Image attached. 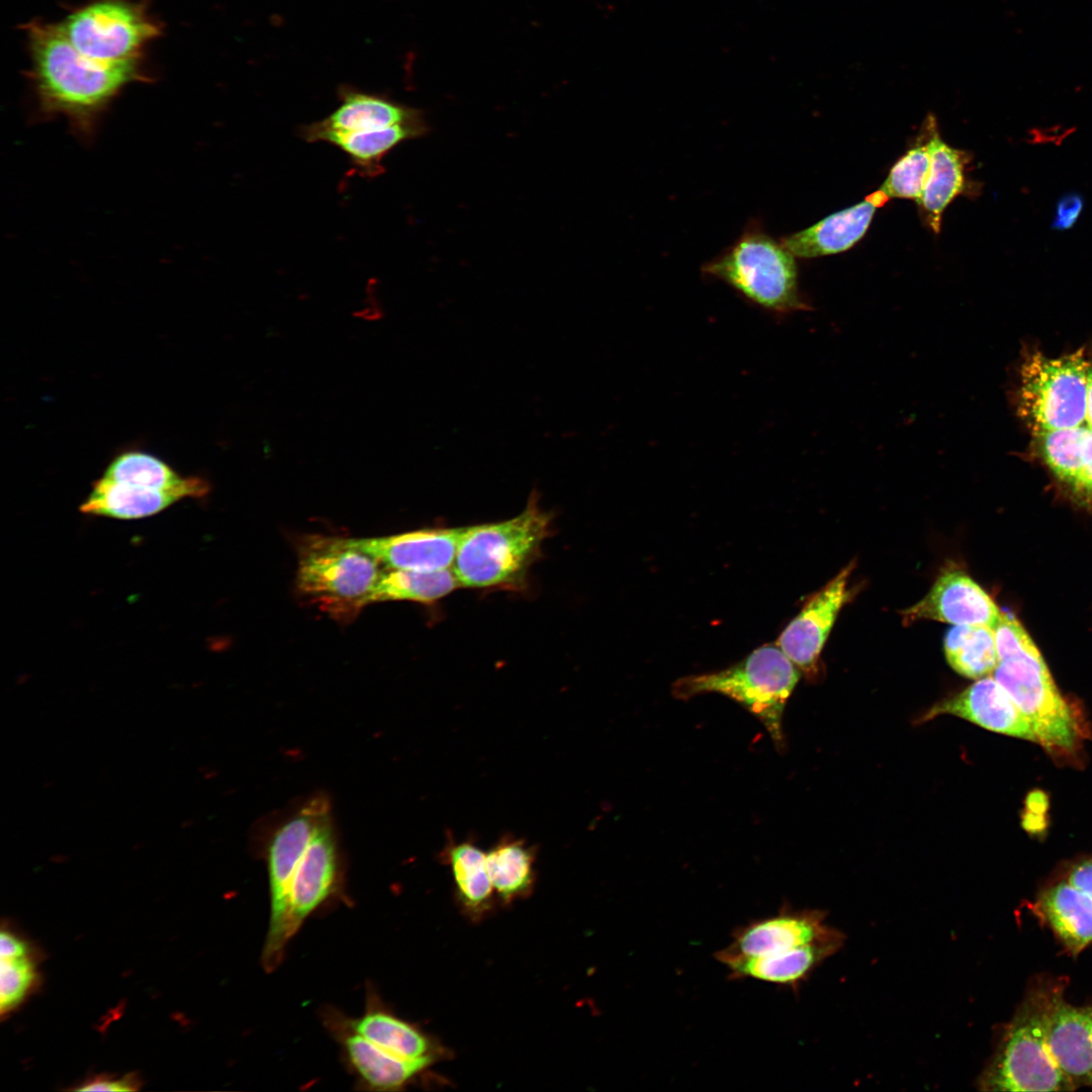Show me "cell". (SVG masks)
Listing matches in <instances>:
<instances>
[{
  "label": "cell",
  "instance_id": "cell-1",
  "mask_svg": "<svg viewBox=\"0 0 1092 1092\" xmlns=\"http://www.w3.org/2000/svg\"><path fill=\"white\" fill-rule=\"evenodd\" d=\"M24 28L38 114L65 117L84 142L95 136L107 108L124 88L151 80L141 61L102 64L83 56L60 24L32 21Z\"/></svg>",
  "mask_w": 1092,
  "mask_h": 1092
},
{
  "label": "cell",
  "instance_id": "cell-2",
  "mask_svg": "<svg viewBox=\"0 0 1092 1092\" xmlns=\"http://www.w3.org/2000/svg\"><path fill=\"white\" fill-rule=\"evenodd\" d=\"M993 631L999 659L993 677L1026 717L1037 743L1052 749L1073 748L1078 726L1072 710L1024 628L1002 613Z\"/></svg>",
  "mask_w": 1092,
  "mask_h": 1092
},
{
  "label": "cell",
  "instance_id": "cell-3",
  "mask_svg": "<svg viewBox=\"0 0 1092 1092\" xmlns=\"http://www.w3.org/2000/svg\"><path fill=\"white\" fill-rule=\"evenodd\" d=\"M551 516L532 494L517 516L467 526L452 565L460 586L510 587L523 583L550 533Z\"/></svg>",
  "mask_w": 1092,
  "mask_h": 1092
},
{
  "label": "cell",
  "instance_id": "cell-4",
  "mask_svg": "<svg viewBox=\"0 0 1092 1092\" xmlns=\"http://www.w3.org/2000/svg\"><path fill=\"white\" fill-rule=\"evenodd\" d=\"M799 677L798 667L777 643H769L727 668L678 678L671 693L679 700L717 693L736 701L763 724L780 748L784 710Z\"/></svg>",
  "mask_w": 1092,
  "mask_h": 1092
},
{
  "label": "cell",
  "instance_id": "cell-5",
  "mask_svg": "<svg viewBox=\"0 0 1092 1092\" xmlns=\"http://www.w3.org/2000/svg\"><path fill=\"white\" fill-rule=\"evenodd\" d=\"M380 565L355 539L307 536L299 546L297 586L332 618L349 622L373 603Z\"/></svg>",
  "mask_w": 1092,
  "mask_h": 1092
},
{
  "label": "cell",
  "instance_id": "cell-6",
  "mask_svg": "<svg viewBox=\"0 0 1092 1092\" xmlns=\"http://www.w3.org/2000/svg\"><path fill=\"white\" fill-rule=\"evenodd\" d=\"M702 271L766 310L788 313L809 308L799 291L795 257L757 221L751 220Z\"/></svg>",
  "mask_w": 1092,
  "mask_h": 1092
},
{
  "label": "cell",
  "instance_id": "cell-7",
  "mask_svg": "<svg viewBox=\"0 0 1092 1092\" xmlns=\"http://www.w3.org/2000/svg\"><path fill=\"white\" fill-rule=\"evenodd\" d=\"M1051 990L1028 995L1006 1026L1001 1041L979 1079L985 1091H1061L1075 1086L1055 1061L1046 1041Z\"/></svg>",
  "mask_w": 1092,
  "mask_h": 1092
},
{
  "label": "cell",
  "instance_id": "cell-8",
  "mask_svg": "<svg viewBox=\"0 0 1092 1092\" xmlns=\"http://www.w3.org/2000/svg\"><path fill=\"white\" fill-rule=\"evenodd\" d=\"M1088 355L1060 357L1032 350L1019 369L1017 413L1033 435L1083 426L1087 412Z\"/></svg>",
  "mask_w": 1092,
  "mask_h": 1092
},
{
  "label": "cell",
  "instance_id": "cell-9",
  "mask_svg": "<svg viewBox=\"0 0 1092 1092\" xmlns=\"http://www.w3.org/2000/svg\"><path fill=\"white\" fill-rule=\"evenodd\" d=\"M60 25L83 56L102 64L141 61L162 31L146 5L131 0H91Z\"/></svg>",
  "mask_w": 1092,
  "mask_h": 1092
},
{
  "label": "cell",
  "instance_id": "cell-10",
  "mask_svg": "<svg viewBox=\"0 0 1092 1092\" xmlns=\"http://www.w3.org/2000/svg\"><path fill=\"white\" fill-rule=\"evenodd\" d=\"M331 813L323 796L305 802L277 827L267 845V869L270 890V919L262 952V964L271 972L281 963L289 941L286 934L288 898L292 877L317 824Z\"/></svg>",
  "mask_w": 1092,
  "mask_h": 1092
},
{
  "label": "cell",
  "instance_id": "cell-11",
  "mask_svg": "<svg viewBox=\"0 0 1092 1092\" xmlns=\"http://www.w3.org/2000/svg\"><path fill=\"white\" fill-rule=\"evenodd\" d=\"M827 914L819 909L783 907L777 914L738 927L730 943L715 953L717 961L784 953L833 933Z\"/></svg>",
  "mask_w": 1092,
  "mask_h": 1092
},
{
  "label": "cell",
  "instance_id": "cell-12",
  "mask_svg": "<svg viewBox=\"0 0 1092 1092\" xmlns=\"http://www.w3.org/2000/svg\"><path fill=\"white\" fill-rule=\"evenodd\" d=\"M852 569L853 564L845 566L815 593L777 641L784 653L808 676L816 673L820 653L848 598L847 581Z\"/></svg>",
  "mask_w": 1092,
  "mask_h": 1092
},
{
  "label": "cell",
  "instance_id": "cell-13",
  "mask_svg": "<svg viewBox=\"0 0 1092 1092\" xmlns=\"http://www.w3.org/2000/svg\"><path fill=\"white\" fill-rule=\"evenodd\" d=\"M339 852L331 813L317 824L294 871L288 898L286 934L290 939L303 921L335 890Z\"/></svg>",
  "mask_w": 1092,
  "mask_h": 1092
},
{
  "label": "cell",
  "instance_id": "cell-14",
  "mask_svg": "<svg viewBox=\"0 0 1092 1092\" xmlns=\"http://www.w3.org/2000/svg\"><path fill=\"white\" fill-rule=\"evenodd\" d=\"M1002 611L990 596L960 569L942 572L928 594L901 612L904 623L935 620L952 625H981L994 629Z\"/></svg>",
  "mask_w": 1092,
  "mask_h": 1092
},
{
  "label": "cell",
  "instance_id": "cell-15",
  "mask_svg": "<svg viewBox=\"0 0 1092 1092\" xmlns=\"http://www.w3.org/2000/svg\"><path fill=\"white\" fill-rule=\"evenodd\" d=\"M942 714L961 717L994 732L1037 742L1026 717L993 676L981 677L958 695L935 704L920 721Z\"/></svg>",
  "mask_w": 1092,
  "mask_h": 1092
},
{
  "label": "cell",
  "instance_id": "cell-16",
  "mask_svg": "<svg viewBox=\"0 0 1092 1092\" xmlns=\"http://www.w3.org/2000/svg\"><path fill=\"white\" fill-rule=\"evenodd\" d=\"M465 527L422 529L396 535L355 539L358 546L388 569H452Z\"/></svg>",
  "mask_w": 1092,
  "mask_h": 1092
},
{
  "label": "cell",
  "instance_id": "cell-17",
  "mask_svg": "<svg viewBox=\"0 0 1092 1092\" xmlns=\"http://www.w3.org/2000/svg\"><path fill=\"white\" fill-rule=\"evenodd\" d=\"M1046 1041L1064 1075L1075 1088L1092 1086V1006L1067 1003L1051 990L1046 1012Z\"/></svg>",
  "mask_w": 1092,
  "mask_h": 1092
},
{
  "label": "cell",
  "instance_id": "cell-18",
  "mask_svg": "<svg viewBox=\"0 0 1092 1092\" xmlns=\"http://www.w3.org/2000/svg\"><path fill=\"white\" fill-rule=\"evenodd\" d=\"M889 197L880 189L863 201L832 213L817 223L782 238L781 243L794 256L812 259L850 249L867 233L878 207Z\"/></svg>",
  "mask_w": 1092,
  "mask_h": 1092
},
{
  "label": "cell",
  "instance_id": "cell-19",
  "mask_svg": "<svg viewBox=\"0 0 1092 1092\" xmlns=\"http://www.w3.org/2000/svg\"><path fill=\"white\" fill-rule=\"evenodd\" d=\"M845 935L836 929L830 935L790 951L762 957L726 958L718 962L733 979H753L783 987L797 988L825 960L844 944Z\"/></svg>",
  "mask_w": 1092,
  "mask_h": 1092
},
{
  "label": "cell",
  "instance_id": "cell-20",
  "mask_svg": "<svg viewBox=\"0 0 1092 1092\" xmlns=\"http://www.w3.org/2000/svg\"><path fill=\"white\" fill-rule=\"evenodd\" d=\"M338 95L340 103L331 114L304 126L312 130L356 132L424 119L415 108L349 85L341 86Z\"/></svg>",
  "mask_w": 1092,
  "mask_h": 1092
},
{
  "label": "cell",
  "instance_id": "cell-21",
  "mask_svg": "<svg viewBox=\"0 0 1092 1092\" xmlns=\"http://www.w3.org/2000/svg\"><path fill=\"white\" fill-rule=\"evenodd\" d=\"M428 130L426 120L421 119L356 132L312 130L302 126L299 135L308 143L325 142L339 148L362 175L374 177L382 172L381 162L389 152L407 140L425 135Z\"/></svg>",
  "mask_w": 1092,
  "mask_h": 1092
},
{
  "label": "cell",
  "instance_id": "cell-22",
  "mask_svg": "<svg viewBox=\"0 0 1092 1092\" xmlns=\"http://www.w3.org/2000/svg\"><path fill=\"white\" fill-rule=\"evenodd\" d=\"M182 497L174 492L154 489L132 483L97 479L80 512L92 516L121 520L141 519L156 515Z\"/></svg>",
  "mask_w": 1092,
  "mask_h": 1092
},
{
  "label": "cell",
  "instance_id": "cell-23",
  "mask_svg": "<svg viewBox=\"0 0 1092 1092\" xmlns=\"http://www.w3.org/2000/svg\"><path fill=\"white\" fill-rule=\"evenodd\" d=\"M928 144L930 169L918 204L930 229L938 234L945 207L968 187L965 176L966 155L941 140L934 117Z\"/></svg>",
  "mask_w": 1092,
  "mask_h": 1092
},
{
  "label": "cell",
  "instance_id": "cell-24",
  "mask_svg": "<svg viewBox=\"0 0 1092 1092\" xmlns=\"http://www.w3.org/2000/svg\"><path fill=\"white\" fill-rule=\"evenodd\" d=\"M343 1045L352 1068L368 1087L374 1090H395L410 1082L429 1067L434 1058L407 1060L384 1051L361 1035L349 1030Z\"/></svg>",
  "mask_w": 1092,
  "mask_h": 1092
},
{
  "label": "cell",
  "instance_id": "cell-25",
  "mask_svg": "<svg viewBox=\"0 0 1092 1092\" xmlns=\"http://www.w3.org/2000/svg\"><path fill=\"white\" fill-rule=\"evenodd\" d=\"M102 476L174 492L182 498H201L210 490L206 479L199 476H181L161 459L141 451H127L117 455Z\"/></svg>",
  "mask_w": 1092,
  "mask_h": 1092
},
{
  "label": "cell",
  "instance_id": "cell-26",
  "mask_svg": "<svg viewBox=\"0 0 1092 1092\" xmlns=\"http://www.w3.org/2000/svg\"><path fill=\"white\" fill-rule=\"evenodd\" d=\"M1039 908L1046 921L1073 953L1092 941V897L1068 881L1045 891Z\"/></svg>",
  "mask_w": 1092,
  "mask_h": 1092
},
{
  "label": "cell",
  "instance_id": "cell-27",
  "mask_svg": "<svg viewBox=\"0 0 1092 1092\" xmlns=\"http://www.w3.org/2000/svg\"><path fill=\"white\" fill-rule=\"evenodd\" d=\"M349 1030L370 1042L407 1060L433 1057V1045L426 1034L406 1021L379 1007H371L359 1018L349 1021Z\"/></svg>",
  "mask_w": 1092,
  "mask_h": 1092
},
{
  "label": "cell",
  "instance_id": "cell-28",
  "mask_svg": "<svg viewBox=\"0 0 1092 1092\" xmlns=\"http://www.w3.org/2000/svg\"><path fill=\"white\" fill-rule=\"evenodd\" d=\"M535 851L526 841L504 836L486 852L493 891L506 903L525 897L535 883Z\"/></svg>",
  "mask_w": 1092,
  "mask_h": 1092
},
{
  "label": "cell",
  "instance_id": "cell-29",
  "mask_svg": "<svg viewBox=\"0 0 1092 1092\" xmlns=\"http://www.w3.org/2000/svg\"><path fill=\"white\" fill-rule=\"evenodd\" d=\"M444 856L451 869L461 905L470 914L483 913L490 905L494 892L487 871L486 853L469 840H450Z\"/></svg>",
  "mask_w": 1092,
  "mask_h": 1092
},
{
  "label": "cell",
  "instance_id": "cell-30",
  "mask_svg": "<svg viewBox=\"0 0 1092 1092\" xmlns=\"http://www.w3.org/2000/svg\"><path fill=\"white\" fill-rule=\"evenodd\" d=\"M945 658L958 673L979 679L993 672L999 663L993 628L954 625L944 637Z\"/></svg>",
  "mask_w": 1092,
  "mask_h": 1092
},
{
  "label": "cell",
  "instance_id": "cell-31",
  "mask_svg": "<svg viewBox=\"0 0 1092 1092\" xmlns=\"http://www.w3.org/2000/svg\"><path fill=\"white\" fill-rule=\"evenodd\" d=\"M458 587L460 584L452 569L441 571L388 569L381 575L373 603L410 601L432 604Z\"/></svg>",
  "mask_w": 1092,
  "mask_h": 1092
},
{
  "label": "cell",
  "instance_id": "cell-32",
  "mask_svg": "<svg viewBox=\"0 0 1092 1092\" xmlns=\"http://www.w3.org/2000/svg\"><path fill=\"white\" fill-rule=\"evenodd\" d=\"M929 169V144H917L894 164L880 190L889 198H908L919 203Z\"/></svg>",
  "mask_w": 1092,
  "mask_h": 1092
},
{
  "label": "cell",
  "instance_id": "cell-33",
  "mask_svg": "<svg viewBox=\"0 0 1092 1092\" xmlns=\"http://www.w3.org/2000/svg\"><path fill=\"white\" fill-rule=\"evenodd\" d=\"M35 980L34 963L29 954L0 959V1011H11L22 1002Z\"/></svg>",
  "mask_w": 1092,
  "mask_h": 1092
},
{
  "label": "cell",
  "instance_id": "cell-34",
  "mask_svg": "<svg viewBox=\"0 0 1092 1092\" xmlns=\"http://www.w3.org/2000/svg\"><path fill=\"white\" fill-rule=\"evenodd\" d=\"M1084 206L1085 201L1082 194L1077 192L1066 193L1057 202L1051 228L1061 232L1072 229L1082 215Z\"/></svg>",
  "mask_w": 1092,
  "mask_h": 1092
},
{
  "label": "cell",
  "instance_id": "cell-35",
  "mask_svg": "<svg viewBox=\"0 0 1092 1092\" xmlns=\"http://www.w3.org/2000/svg\"><path fill=\"white\" fill-rule=\"evenodd\" d=\"M1070 489L1079 497L1092 502V430L1089 427L1080 466Z\"/></svg>",
  "mask_w": 1092,
  "mask_h": 1092
},
{
  "label": "cell",
  "instance_id": "cell-36",
  "mask_svg": "<svg viewBox=\"0 0 1092 1092\" xmlns=\"http://www.w3.org/2000/svg\"><path fill=\"white\" fill-rule=\"evenodd\" d=\"M136 1081L129 1076H125L121 1079H111L107 1077H96L82 1086L76 1088L77 1091H134L138 1088Z\"/></svg>",
  "mask_w": 1092,
  "mask_h": 1092
},
{
  "label": "cell",
  "instance_id": "cell-37",
  "mask_svg": "<svg viewBox=\"0 0 1092 1092\" xmlns=\"http://www.w3.org/2000/svg\"><path fill=\"white\" fill-rule=\"evenodd\" d=\"M29 954L25 941L7 930L0 934V959H12Z\"/></svg>",
  "mask_w": 1092,
  "mask_h": 1092
},
{
  "label": "cell",
  "instance_id": "cell-38",
  "mask_svg": "<svg viewBox=\"0 0 1092 1092\" xmlns=\"http://www.w3.org/2000/svg\"><path fill=\"white\" fill-rule=\"evenodd\" d=\"M1068 882L1092 897V858L1076 864L1070 872Z\"/></svg>",
  "mask_w": 1092,
  "mask_h": 1092
},
{
  "label": "cell",
  "instance_id": "cell-39",
  "mask_svg": "<svg viewBox=\"0 0 1092 1092\" xmlns=\"http://www.w3.org/2000/svg\"><path fill=\"white\" fill-rule=\"evenodd\" d=\"M1086 423L1092 430V354L1088 355Z\"/></svg>",
  "mask_w": 1092,
  "mask_h": 1092
},
{
  "label": "cell",
  "instance_id": "cell-40",
  "mask_svg": "<svg viewBox=\"0 0 1092 1092\" xmlns=\"http://www.w3.org/2000/svg\"><path fill=\"white\" fill-rule=\"evenodd\" d=\"M193 823H194V822H193V820H192V819H185V820H184V821H182V823H181V828H187V827H189V826L193 825Z\"/></svg>",
  "mask_w": 1092,
  "mask_h": 1092
}]
</instances>
